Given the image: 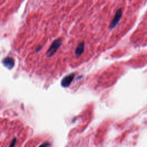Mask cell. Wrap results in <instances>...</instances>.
<instances>
[{
  "mask_svg": "<svg viewBox=\"0 0 147 147\" xmlns=\"http://www.w3.org/2000/svg\"><path fill=\"white\" fill-rule=\"evenodd\" d=\"M61 44H62V40L61 39H58V40H56L55 41L53 42L51 46H50L49 49H48L47 52V55L48 56H52L53 54H55V52L57 51V49L59 48V47L60 46Z\"/></svg>",
  "mask_w": 147,
  "mask_h": 147,
  "instance_id": "cell-1",
  "label": "cell"
},
{
  "mask_svg": "<svg viewBox=\"0 0 147 147\" xmlns=\"http://www.w3.org/2000/svg\"><path fill=\"white\" fill-rule=\"evenodd\" d=\"M122 9H119L117 10L116 13L115 14L114 17L112 21L111 22L110 25H109V28L110 29H113L118 24L120 20L122 17Z\"/></svg>",
  "mask_w": 147,
  "mask_h": 147,
  "instance_id": "cell-2",
  "label": "cell"
},
{
  "mask_svg": "<svg viewBox=\"0 0 147 147\" xmlns=\"http://www.w3.org/2000/svg\"><path fill=\"white\" fill-rule=\"evenodd\" d=\"M2 63L5 67H6L8 69L10 70L15 65V60L12 57H7L3 60Z\"/></svg>",
  "mask_w": 147,
  "mask_h": 147,
  "instance_id": "cell-3",
  "label": "cell"
},
{
  "mask_svg": "<svg viewBox=\"0 0 147 147\" xmlns=\"http://www.w3.org/2000/svg\"><path fill=\"white\" fill-rule=\"evenodd\" d=\"M74 74H70L63 78V80L62 81V85L64 87H66L69 86L71 84L72 81H73L74 78Z\"/></svg>",
  "mask_w": 147,
  "mask_h": 147,
  "instance_id": "cell-4",
  "label": "cell"
},
{
  "mask_svg": "<svg viewBox=\"0 0 147 147\" xmlns=\"http://www.w3.org/2000/svg\"><path fill=\"white\" fill-rule=\"evenodd\" d=\"M84 43H81L78 44V46L76 47L75 49V55L78 57L80 56L81 55L83 54L84 51Z\"/></svg>",
  "mask_w": 147,
  "mask_h": 147,
  "instance_id": "cell-5",
  "label": "cell"
},
{
  "mask_svg": "<svg viewBox=\"0 0 147 147\" xmlns=\"http://www.w3.org/2000/svg\"><path fill=\"white\" fill-rule=\"evenodd\" d=\"M16 139H15V140H13V143H12V144L10 145V147H13V146H14V145H15V144H16Z\"/></svg>",
  "mask_w": 147,
  "mask_h": 147,
  "instance_id": "cell-6",
  "label": "cell"
}]
</instances>
